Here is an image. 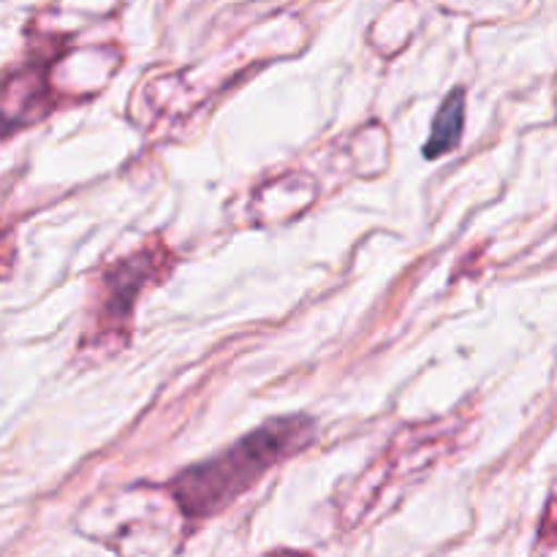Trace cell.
Masks as SVG:
<instances>
[{
	"mask_svg": "<svg viewBox=\"0 0 557 557\" xmlns=\"http://www.w3.org/2000/svg\"><path fill=\"white\" fill-rule=\"evenodd\" d=\"M315 438V424L305 417L267 422L215 460L185 471L172 484L177 504L188 517H215L248 493L275 462L302 451Z\"/></svg>",
	"mask_w": 557,
	"mask_h": 557,
	"instance_id": "1",
	"label": "cell"
},
{
	"mask_svg": "<svg viewBox=\"0 0 557 557\" xmlns=\"http://www.w3.org/2000/svg\"><path fill=\"white\" fill-rule=\"evenodd\" d=\"M462 98H466V92L455 90L441 103L438 114H435L433 134H430L428 145H424V156L428 158L444 156V152L455 150L457 141H460L462 120H466V101Z\"/></svg>",
	"mask_w": 557,
	"mask_h": 557,
	"instance_id": "2",
	"label": "cell"
}]
</instances>
